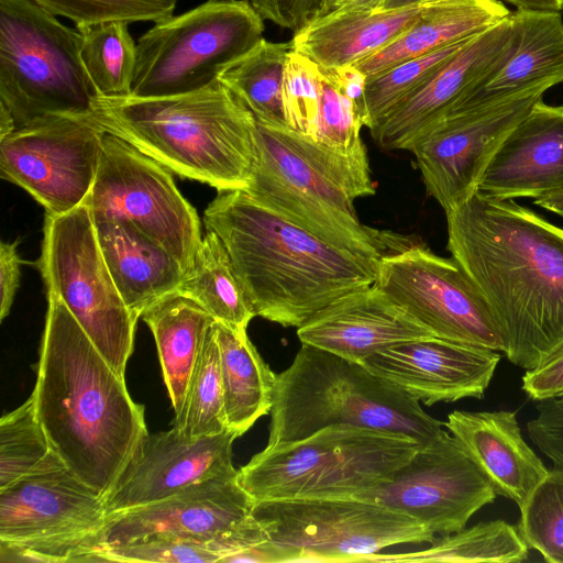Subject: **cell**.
Returning a JSON list of instances; mask_svg holds the SVG:
<instances>
[{
	"instance_id": "4dcf8cb0",
	"label": "cell",
	"mask_w": 563,
	"mask_h": 563,
	"mask_svg": "<svg viewBox=\"0 0 563 563\" xmlns=\"http://www.w3.org/2000/svg\"><path fill=\"white\" fill-rule=\"evenodd\" d=\"M203 308L216 321L246 330L256 317L233 269L228 251L212 230H207L177 292Z\"/></svg>"
},
{
	"instance_id": "836d02e7",
	"label": "cell",
	"mask_w": 563,
	"mask_h": 563,
	"mask_svg": "<svg viewBox=\"0 0 563 563\" xmlns=\"http://www.w3.org/2000/svg\"><path fill=\"white\" fill-rule=\"evenodd\" d=\"M128 26L123 21L76 26L81 34V60L98 96L131 93L136 44Z\"/></svg>"
},
{
	"instance_id": "f6af8a7d",
	"label": "cell",
	"mask_w": 563,
	"mask_h": 563,
	"mask_svg": "<svg viewBox=\"0 0 563 563\" xmlns=\"http://www.w3.org/2000/svg\"><path fill=\"white\" fill-rule=\"evenodd\" d=\"M522 390L534 400L563 397V344L522 376Z\"/></svg>"
},
{
	"instance_id": "52a82bcc",
	"label": "cell",
	"mask_w": 563,
	"mask_h": 563,
	"mask_svg": "<svg viewBox=\"0 0 563 563\" xmlns=\"http://www.w3.org/2000/svg\"><path fill=\"white\" fill-rule=\"evenodd\" d=\"M103 498L54 453L0 489V561L102 562Z\"/></svg>"
},
{
	"instance_id": "c3c4849f",
	"label": "cell",
	"mask_w": 563,
	"mask_h": 563,
	"mask_svg": "<svg viewBox=\"0 0 563 563\" xmlns=\"http://www.w3.org/2000/svg\"><path fill=\"white\" fill-rule=\"evenodd\" d=\"M19 242L0 243V320H3L11 310L19 283L21 260L18 254Z\"/></svg>"
},
{
	"instance_id": "74e56055",
	"label": "cell",
	"mask_w": 563,
	"mask_h": 563,
	"mask_svg": "<svg viewBox=\"0 0 563 563\" xmlns=\"http://www.w3.org/2000/svg\"><path fill=\"white\" fill-rule=\"evenodd\" d=\"M49 452L31 395L0 419V489L27 474Z\"/></svg>"
},
{
	"instance_id": "3957f363",
	"label": "cell",
	"mask_w": 563,
	"mask_h": 563,
	"mask_svg": "<svg viewBox=\"0 0 563 563\" xmlns=\"http://www.w3.org/2000/svg\"><path fill=\"white\" fill-rule=\"evenodd\" d=\"M203 223L221 239L255 316L300 327L334 299L373 285L378 261L339 249L254 201L218 191Z\"/></svg>"
},
{
	"instance_id": "d6a6232c",
	"label": "cell",
	"mask_w": 563,
	"mask_h": 563,
	"mask_svg": "<svg viewBox=\"0 0 563 563\" xmlns=\"http://www.w3.org/2000/svg\"><path fill=\"white\" fill-rule=\"evenodd\" d=\"M423 550L376 553L363 562H454L519 563L529 558V545L518 528L505 520L478 522L470 528L437 538Z\"/></svg>"
},
{
	"instance_id": "8d00e7d4",
	"label": "cell",
	"mask_w": 563,
	"mask_h": 563,
	"mask_svg": "<svg viewBox=\"0 0 563 563\" xmlns=\"http://www.w3.org/2000/svg\"><path fill=\"white\" fill-rule=\"evenodd\" d=\"M519 509L518 530L529 548L563 563V468L549 471Z\"/></svg>"
},
{
	"instance_id": "f907efd6",
	"label": "cell",
	"mask_w": 563,
	"mask_h": 563,
	"mask_svg": "<svg viewBox=\"0 0 563 563\" xmlns=\"http://www.w3.org/2000/svg\"><path fill=\"white\" fill-rule=\"evenodd\" d=\"M533 203L563 218V189L534 198Z\"/></svg>"
},
{
	"instance_id": "11a10c76",
	"label": "cell",
	"mask_w": 563,
	"mask_h": 563,
	"mask_svg": "<svg viewBox=\"0 0 563 563\" xmlns=\"http://www.w3.org/2000/svg\"><path fill=\"white\" fill-rule=\"evenodd\" d=\"M379 0H350L343 8H376Z\"/></svg>"
},
{
	"instance_id": "484cf974",
	"label": "cell",
	"mask_w": 563,
	"mask_h": 563,
	"mask_svg": "<svg viewBox=\"0 0 563 563\" xmlns=\"http://www.w3.org/2000/svg\"><path fill=\"white\" fill-rule=\"evenodd\" d=\"M93 223L109 272L136 319L177 292L185 272L165 247L129 221Z\"/></svg>"
},
{
	"instance_id": "603a6c76",
	"label": "cell",
	"mask_w": 563,
	"mask_h": 563,
	"mask_svg": "<svg viewBox=\"0 0 563 563\" xmlns=\"http://www.w3.org/2000/svg\"><path fill=\"white\" fill-rule=\"evenodd\" d=\"M561 189L563 104L540 99L501 142L477 190L500 199H534Z\"/></svg>"
},
{
	"instance_id": "9c48e42d",
	"label": "cell",
	"mask_w": 563,
	"mask_h": 563,
	"mask_svg": "<svg viewBox=\"0 0 563 563\" xmlns=\"http://www.w3.org/2000/svg\"><path fill=\"white\" fill-rule=\"evenodd\" d=\"M257 122V121H256ZM257 165L245 192L327 243L379 261L409 243L361 223L353 199L289 130L257 123Z\"/></svg>"
},
{
	"instance_id": "b9f144b4",
	"label": "cell",
	"mask_w": 563,
	"mask_h": 563,
	"mask_svg": "<svg viewBox=\"0 0 563 563\" xmlns=\"http://www.w3.org/2000/svg\"><path fill=\"white\" fill-rule=\"evenodd\" d=\"M320 68L307 56L291 51L284 82L283 107L289 131L311 139L318 114Z\"/></svg>"
},
{
	"instance_id": "277c9868",
	"label": "cell",
	"mask_w": 563,
	"mask_h": 563,
	"mask_svg": "<svg viewBox=\"0 0 563 563\" xmlns=\"http://www.w3.org/2000/svg\"><path fill=\"white\" fill-rule=\"evenodd\" d=\"M86 118L172 173L218 191H245L256 169V119L219 79L175 96H97Z\"/></svg>"
},
{
	"instance_id": "44dd1931",
	"label": "cell",
	"mask_w": 563,
	"mask_h": 563,
	"mask_svg": "<svg viewBox=\"0 0 563 563\" xmlns=\"http://www.w3.org/2000/svg\"><path fill=\"white\" fill-rule=\"evenodd\" d=\"M254 505L238 474L209 478L159 501L110 515L104 547L158 533L212 540L247 518Z\"/></svg>"
},
{
	"instance_id": "ee69618b",
	"label": "cell",
	"mask_w": 563,
	"mask_h": 563,
	"mask_svg": "<svg viewBox=\"0 0 563 563\" xmlns=\"http://www.w3.org/2000/svg\"><path fill=\"white\" fill-rule=\"evenodd\" d=\"M538 402L537 417L527 422L528 434L555 467L563 468V397Z\"/></svg>"
},
{
	"instance_id": "7dc6e473",
	"label": "cell",
	"mask_w": 563,
	"mask_h": 563,
	"mask_svg": "<svg viewBox=\"0 0 563 563\" xmlns=\"http://www.w3.org/2000/svg\"><path fill=\"white\" fill-rule=\"evenodd\" d=\"M320 68L321 74L347 99L360 114L364 126L367 125L365 86L367 77L354 65L338 68Z\"/></svg>"
},
{
	"instance_id": "9a60e30c",
	"label": "cell",
	"mask_w": 563,
	"mask_h": 563,
	"mask_svg": "<svg viewBox=\"0 0 563 563\" xmlns=\"http://www.w3.org/2000/svg\"><path fill=\"white\" fill-rule=\"evenodd\" d=\"M375 284L435 336L504 352L487 301L453 257L409 243L382 256Z\"/></svg>"
},
{
	"instance_id": "7402d4cb",
	"label": "cell",
	"mask_w": 563,
	"mask_h": 563,
	"mask_svg": "<svg viewBox=\"0 0 563 563\" xmlns=\"http://www.w3.org/2000/svg\"><path fill=\"white\" fill-rule=\"evenodd\" d=\"M297 335L302 344L361 364L390 345L435 336L375 283L334 299L298 327Z\"/></svg>"
},
{
	"instance_id": "ac0fdd59",
	"label": "cell",
	"mask_w": 563,
	"mask_h": 563,
	"mask_svg": "<svg viewBox=\"0 0 563 563\" xmlns=\"http://www.w3.org/2000/svg\"><path fill=\"white\" fill-rule=\"evenodd\" d=\"M231 431L188 439L173 427L147 433L103 501L110 515L168 498L218 476L238 474L232 463Z\"/></svg>"
},
{
	"instance_id": "5bb4252c",
	"label": "cell",
	"mask_w": 563,
	"mask_h": 563,
	"mask_svg": "<svg viewBox=\"0 0 563 563\" xmlns=\"http://www.w3.org/2000/svg\"><path fill=\"white\" fill-rule=\"evenodd\" d=\"M558 85L545 79L499 99L451 111L411 145L427 192L444 212L477 191L481 178L510 131Z\"/></svg>"
},
{
	"instance_id": "4316f807",
	"label": "cell",
	"mask_w": 563,
	"mask_h": 563,
	"mask_svg": "<svg viewBox=\"0 0 563 563\" xmlns=\"http://www.w3.org/2000/svg\"><path fill=\"white\" fill-rule=\"evenodd\" d=\"M510 19L512 41L507 56L453 110L499 99L536 81L563 82L561 12L517 9Z\"/></svg>"
},
{
	"instance_id": "ba28073f",
	"label": "cell",
	"mask_w": 563,
	"mask_h": 563,
	"mask_svg": "<svg viewBox=\"0 0 563 563\" xmlns=\"http://www.w3.org/2000/svg\"><path fill=\"white\" fill-rule=\"evenodd\" d=\"M81 34L32 0H0V104L15 126L86 115L98 96L81 60Z\"/></svg>"
},
{
	"instance_id": "8992f818",
	"label": "cell",
	"mask_w": 563,
	"mask_h": 563,
	"mask_svg": "<svg viewBox=\"0 0 563 563\" xmlns=\"http://www.w3.org/2000/svg\"><path fill=\"white\" fill-rule=\"evenodd\" d=\"M422 444L399 432L334 424L265 446L239 470L255 503L347 498L391 478Z\"/></svg>"
},
{
	"instance_id": "5b68a950",
	"label": "cell",
	"mask_w": 563,
	"mask_h": 563,
	"mask_svg": "<svg viewBox=\"0 0 563 563\" xmlns=\"http://www.w3.org/2000/svg\"><path fill=\"white\" fill-rule=\"evenodd\" d=\"M267 446L349 424L409 435L426 444L445 432L420 402L361 363L302 344L276 374Z\"/></svg>"
},
{
	"instance_id": "7c38bea8",
	"label": "cell",
	"mask_w": 563,
	"mask_h": 563,
	"mask_svg": "<svg viewBox=\"0 0 563 563\" xmlns=\"http://www.w3.org/2000/svg\"><path fill=\"white\" fill-rule=\"evenodd\" d=\"M252 516L286 562H363L393 545L435 539L415 518L354 497L264 500Z\"/></svg>"
},
{
	"instance_id": "f546056e",
	"label": "cell",
	"mask_w": 563,
	"mask_h": 563,
	"mask_svg": "<svg viewBox=\"0 0 563 563\" xmlns=\"http://www.w3.org/2000/svg\"><path fill=\"white\" fill-rule=\"evenodd\" d=\"M220 353L227 428L236 438L271 412L276 374L247 336L214 322Z\"/></svg>"
},
{
	"instance_id": "ab89813d",
	"label": "cell",
	"mask_w": 563,
	"mask_h": 563,
	"mask_svg": "<svg viewBox=\"0 0 563 563\" xmlns=\"http://www.w3.org/2000/svg\"><path fill=\"white\" fill-rule=\"evenodd\" d=\"M362 126L364 124L354 103L321 74L318 114L310 140L342 154L364 153Z\"/></svg>"
},
{
	"instance_id": "60d3db41",
	"label": "cell",
	"mask_w": 563,
	"mask_h": 563,
	"mask_svg": "<svg viewBox=\"0 0 563 563\" xmlns=\"http://www.w3.org/2000/svg\"><path fill=\"white\" fill-rule=\"evenodd\" d=\"M102 562L212 563L219 562L211 540L158 533L124 544L106 545Z\"/></svg>"
},
{
	"instance_id": "4fadbf2b",
	"label": "cell",
	"mask_w": 563,
	"mask_h": 563,
	"mask_svg": "<svg viewBox=\"0 0 563 563\" xmlns=\"http://www.w3.org/2000/svg\"><path fill=\"white\" fill-rule=\"evenodd\" d=\"M93 222L129 221L191 269L202 241L196 209L172 172L136 147L104 132L97 175L82 202Z\"/></svg>"
},
{
	"instance_id": "681fc988",
	"label": "cell",
	"mask_w": 563,
	"mask_h": 563,
	"mask_svg": "<svg viewBox=\"0 0 563 563\" xmlns=\"http://www.w3.org/2000/svg\"><path fill=\"white\" fill-rule=\"evenodd\" d=\"M517 9L537 10V11H556L563 10V0H505Z\"/></svg>"
},
{
	"instance_id": "7a4b0ae2",
	"label": "cell",
	"mask_w": 563,
	"mask_h": 563,
	"mask_svg": "<svg viewBox=\"0 0 563 563\" xmlns=\"http://www.w3.org/2000/svg\"><path fill=\"white\" fill-rule=\"evenodd\" d=\"M32 391L51 451L102 498L148 433L144 406L107 363L65 303L47 292Z\"/></svg>"
},
{
	"instance_id": "e0dca14e",
	"label": "cell",
	"mask_w": 563,
	"mask_h": 563,
	"mask_svg": "<svg viewBox=\"0 0 563 563\" xmlns=\"http://www.w3.org/2000/svg\"><path fill=\"white\" fill-rule=\"evenodd\" d=\"M496 496L463 444L445 431L422 444L390 479L353 497L408 515L444 536L465 528Z\"/></svg>"
},
{
	"instance_id": "ffe728a7",
	"label": "cell",
	"mask_w": 563,
	"mask_h": 563,
	"mask_svg": "<svg viewBox=\"0 0 563 563\" xmlns=\"http://www.w3.org/2000/svg\"><path fill=\"white\" fill-rule=\"evenodd\" d=\"M512 41L510 14L473 36L417 91L369 130L385 151L407 150L451 112L507 56Z\"/></svg>"
},
{
	"instance_id": "6da1fadb",
	"label": "cell",
	"mask_w": 563,
	"mask_h": 563,
	"mask_svg": "<svg viewBox=\"0 0 563 563\" xmlns=\"http://www.w3.org/2000/svg\"><path fill=\"white\" fill-rule=\"evenodd\" d=\"M445 217L446 247L487 301L506 357L536 367L563 344V228L478 190Z\"/></svg>"
},
{
	"instance_id": "db71d44e",
	"label": "cell",
	"mask_w": 563,
	"mask_h": 563,
	"mask_svg": "<svg viewBox=\"0 0 563 563\" xmlns=\"http://www.w3.org/2000/svg\"><path fill=\"white\" fill-rule=\"evenodd\" d=\"M349 1L350 0H321L320 11L317 18L327 15L343 8Z\"/></svg>"
},
{
	"instance_id": "f35d334b",
	"label": "cell",
	"mask_w": 563,
	"mask_h": 563,
	"mask_svg": "<svg viewBox=\"0 0 563 563\" xmlns=\"http://www.w3.org/2000/svg\"><path fill=\"white\" fill-rule=\"evenodd\" d=\"M76 26L109 21L158 22L173 15L177 0H32Z\"/></svg>"
},
{
	"instance_id": "d4e9b609",
	"label": "cell",
	"mask_w": 563,
	"mask_h": 563,
	"mask_svg": "<svg viewBox=\"0 0 563 563\" xmlns=\"http://www.w3.org/2000/svg\"><path fill=\"white\" fill-rule=\"evenodd\" d=\"M435 0L401 9L341 8L294 33V51L321 68L354 65L411 27Z\"/></svg>"
},
{
	"instance_id": "d6986e66",
	"label": "cell",
	"mask_w": 563,
	"mask_h": 563,
	"mask_svg": "<svg viewBox=\"0 0 563 563\" xmlns=\"http://www.w3.org/2000/svg\"><path fill=\"white\" fill-rule=\"evenodd\" d=\"M501 358L498 351L438 336L390 345L362 364L419 402L482 398Z\"/></svg>"
},
{
	"instance_id": "8fae6325",
	"label": "cell",
	"mask_w": 563,
	"mask_h": 563,
	"mask_svg": "<svg viewBox=\"0 0 563 563\" xmlns=\"http://www.w3.org/2000/svg\"><path fill=\"white\" fill-rule=\"evenodd\" d=\"M37 262L47 292L68 308L110 367L125 377L136 319L103 258L85 203L63 214L46 212Z\"/></svg>"
},
{
	"instance_id": "30bf717a",
	"label": "cell",
	"mask_w": 563,
	"mask_h": 563,
	"mask_svg": "<svg viewBox=\"0 0 563 563\" xmlns=\"http://www.w3.org/2000/svg\"><path fill=\"white\" fill-rule=\"evenodd\" d=\"M263 18L247 0H207L155 22L136 43L131 96L200 90L262 38Z\"/></svg>"
},
{
	"instance_id": "83f0119b",
	"label": "cell",
	"mask_w": 563,
	"mask_h": 563,
	"mask_svg": "<svg viewBox=\"0 0 563 563\" xmlns=\"http://www.w3.org/2000/svg\"><path fill=\"white\" fill-rule=\"evenodd\" d=\"M511 11L499 0H435L399 37L354 66L367 78L495 25Z\"/></svg>"
},
{
	"instance_id": "816d5d0a",
	"label": "cell",
	"mask_w": 563,
	"mask_h": 563,
	"mask_svg": "<svg viewBox=\"0 0 563 563\" xmlns=\"http://www.w3.org/2000/svg\"><path fill=\"white\" fill-rule=\"evenodd\" d=\"M433 0H379L376 8L379 9H401V8H408L413 5L423 4L427 2H430Z\"/></svg>"
},
{
	"instance_id": "7bdbcfd3",
	"label": "cell",
	"mask_w": 563,
	"mask_h": 563,
	"mask_svg": "<svg viewBox=\"0 0 563 563\" xmlns=\"http://www.w3.org/2000/svg\"><path fill=\"white\" fill-rule=\"evenodd\" d=\"M211 542L219 562L286 563L285 552L252 514Z\"/></svg>"
},
{
	"instance_id": "cb8c5ba5",
	"label": "cell",
	"mask_w": 563,
	"mask_h": 563,
	"mask_svg": "<svg viewBox=\"0 0 563 563\" xmlns=\"http://www.w3.org/2000/svg\"><path fill=\"white\" fill-rule=\"evenodd\" d=\"M443 424L463 444L496 494L519 508L549 472L525 441L514 411L453 410Z\"/></svg>"
},
{
	"instance_id": "f5cc1de1",
	"label": "cell",
	"mask_w": 563,
	"mask_h": 563,
	"mask_svg": "<svg viewBox=\"0 0 563 563\" xmlns=\"http://www.w3.org/2000/svg\"><path fill=\"white\" fill-rule=\"evenodd\" d=\"M0 139L13 132L16 126L13 117L9 110L0 104Z\"/></svg>"
},
{
	"instance_id": "f1b7e54d",
	"label": "cell",
	"mask_w": 563,
	"mask_h": 563,
	"mask_svg": "<svg viewBox=\"0 0 563 563\" xmlns=\"http://www.w3.org/2000/svg\"><path fill=\"white\" fill-rule=\"evenodd\" d=\"M141 318L153 333L163 379L177 416L207 332L216 320L198 303L178 294L159 300Z\"/></svg>"
},
{
	"instance_id": "1f68e13d",
	"label": "cell",
	"mask_w": 563,
	"mask_h": 563,
	"mask_svg": "<svg viewBox=\"0 0 563 563\" xmlns=\"http://www.w3.org/2000/svg\"><path fill=\"white\" fill-rule=\"evenodd\" d=\"M291 41L262 38L250 52L228 66L219 80L253 113L257 123L288 130L283 107V82Z\"/></svg>"
},
{
	"instance_id": "bcb514c9",
	"label": "cell",
	"mask_w": 563,
	"mask_h": 563,
	"mask_svg": "<svg viewBox=\"0 0 563 563\" xmlns=\"http://www.w3.org/2000/svg\"><path fill=\"white\" fill-rule=\"evenodd\" d=\"M263 19L294 33L318 16L321 0H251Z\"/></svg>"
},
{
	"instance_id": "d590c367",
	"label": "cell",
	"mask_w": 563,
	"mask_h": 563,
	"mask_svg": "<svg viewBox=\"0 0 563 563\" xmlns=\"http://www.w3.org/2000/svg\"><path fill=\"white\" fill-rule=\"evenodd\" d=\"M473 36L462 38L429 54L401 62L368 77L365 86L366 128L368 130L373 129L401 101L421 88Z\"/></svg>"
},
{
	"instance_id": "2e32d148",
	"label": "cell",
	"mask_w": 563,
	"mask_h": 563,
	"mask_svg": "<svg viewBox=\"0 0 563 563\" xmlns=\"http://www.w3.org/2000/svg\"><path fill=\"white\" fill-rule=\"evenodd\" d=\"M103 133L86 115L36 119L0 139L1 177L26 190L47 213H67L91 190Z\"/></svg>"
},
{
	"instance_id": "e575fe53",
	"label": "cell",
	"mask_w": 563,
	"mask_h": 563,
	"mask_svg": "<svg viewBox=\"0 0 563 563\" xmlns=\"http://www.w3.org/2000/svg\"><path fill=\"white\" fill-rule=\"evenodd\" d=\"M214 322L207 332L183 409L173 420V427L180 430L188 439L228 431Z\"/></svg>"
}]
</instances>
